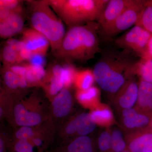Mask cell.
I'll return each mask as SVG.
<instances>
[{
  "label": "cell",
  "instance_id": "31",
  "mask_svg": "<svg viewBox=\"0 0 152 152\" xmlns=\"http://www.w3.org/2000/svg\"><path fill=\"white\" fill-rule=\"evenodd\" d=\"M64 69V88H70L74 85L77 70L71 63H66L63 66Z\"/></svg>",
  "mask_w": 152,
  "mask_h": 152
},
{
  "label": "cell",
  "instance_id": "36",
  "mask_svg": "<svg viewBox=\"0 0 152 152\" xmlns=\"http://www.w3.org/2000/svg\"><path fill=\"white\" fill-rule=\"evenodd\" d=\"M141 59L143 60H152V35L148 42L143 53L141 57Z\"/></svg>",
  "mask_w": 152,
  "mask_h": 152
},
{
  "label": "cell",
  "instance_id": "14",
  "mask_svg": "<svg viewBox=\"0 0 152 152\" xmlns=\"http://www.w3.org/2000/svg\"><path fill=\"white\" fill-rule=\"evenodd\" d=\"M25 18L22 6L13 11L7 18L0 21V37L10 39L24 30Z\"/></svg>",
  "mask_w": 152,
  "mask_h": 152
},
{
  "label": "cell",
  "instance_id": "40",
  "mask_svg": "<svg viewBox=\"0 0 152 152\" xmlns=\"http://www.w3.org/2000/svg\"><path fill=\"white\" fill-rule=\"evenodd\" d=\"M151 129L152 130V122H151Z\"/></svg>",
  "mask_w": 152,
  "mask_h": 152
},
{
  "label": "cell",
  "instance_id": "5",
  "mask_svg": "<svg viewBox=\"0 0 152 152\" xmlns=\"http://www.w3.org/2000/svg\"><path fill=\"white\" fill-rule=\"evenodd\" d=\"M49 4L69 28L97 20L109 0H48Z\"/></svg>",
  "mask_w": 152,
  "mask_h": 152
},
{
  "label": "cell",
  "instance_id": "10",
  "mask_svg": "<svg viewBox=\"0 0 152 152\" xmlns=\"http://www.w3.org/2000/svg\"><path fill=\"white\" fill-rule=\"evenodd\" d=\"M64 76L63 66L58 64L51 66L46 70L41 86L50 101L64 88Z\"/></svg>",
  "mask_w": 152,
  "mask_h": 152
},
{
  "label": "cell",
  "instance_id": "23",
  "mask_svg": "<svg viewBox=\"0 0 152 152\" xmlns=\"http://www.w3.org/2000/svg\"><path fill=\"white\" fill-rule=\"evenodd\" d=\"M95 81L93 71L89 69L78 71L76 74L74 85L77 90L84 91L93 86Z\"/></svg>",
  "mask_w": 152,
  "mask_h": 152
},
{
  "label": "cell",
  "instance_id": "12",
  "mask_svg": "<svg viewBox=\"0 0 152 152\" xmlns=\"http://www.w3.org/2000/svg\"><path fill=\"white\" fill-rule=\"evenodd\" d=\"M22 34L21 40L24 44L25 48L33 56H46L50 46L48 40L45 36L33 28H25Z\"/></svg>",
  "mask_w": 152,
  "mask_h": 152
},
{
  "label": "cell",
  "instance_id": "2",
  "mask_svg": "<svg viewBox=\"0 0 152 152\" xmlns=\"http://www.w3.org/2000/svg\"><path fill=\"white\" fill-rule=\"evenodd\" d=\"M136 62L130 53L125 51L104 53L94 68L95 81L104 91L115 94L134 76Z\"/></svg>",
  "mask_w": 152,
  "mask_h": 152
},
{
  "label": "cell",
  "instance_id": "20",
  "mask_svg": "<svg viewBox=\"0 0 152 152\" xmlns=\"http://www.w3.org/2000/svg\"><path fill=\"white\" fill-rule=\"evenodd\" d=\"M75 96L82 105L93 109L99 104L100 92L97 87L92 86L84 91L77 90Z\"/></svg>",
  "mask_w": 152,
  "mask_h": 152
},
{
  "label": "cell",
  "instance_id": "32",
  "mask_svg": "<svg viewBox=\"0 0 152 152\" xmlns=\"http://www.w3.org/2000/svg\"><path fill=\"white\" fill-rule=\"evenodd\" d=\"M12 134L1 128L0 134V152H8L12 141Z\"/></svg>",
  "mask_w": 152,
  "mask_h": 152
},
{
  "label": "cell",
  "instance_id": "13",
  "mask_svg": "<svg viewBox=\"0 0 152 152\" xmlns=\"http://www.w3.org/2000/svg\"><path fill=\"white\" fill-rule=\"evenodd\" d=\"M152 116L139 112L136 109H125L122 112L123 127L131 132L151 129Z\"/></svg>",
  "mask_w": 152,
  "mask_h": 152
},
{
  "label": "cell",
  "instance_id": "18",
  "mask_svg": "<svg viewBox=\"0 0 152 152\" xmlns=\"http://www.w3.org/2000/svg\"><path fill=\"white\" fill-rule=\"evenodd\" d=\"M136 110L152 116V84L141 80L139 83Z\"/></svg>",
  "mask_w": 152,
  "mask_h": 152
},
{
  "label": "cell",
  "instance_id": "11",
  "mask_svg": "<svg viewBox=\"0 0 152 152\" xmlns=\"http://www.w3.org/2000/svg\"><path fill=\"white\" fill-rule=\"evenodd\" d=\"M133 0H109L97 20L102 32L116 20Z\"/></svg>",
  "mask_w": 152,
  "mask_h": 152
},
{
  "label": "cell",
  "instance_id": "34",
  "mask_svg": "<svg viewBox=\"0 0 152 152\" xmlns=\"http://www.w3.org/2000/svg\"><path fill=\"white\" fill-rule=\"evenodd\" d=\"M18 64L25 61H29L33 56L32 54L28 49L25 48L22 49L18 53Z\"/></svg>",
  "mask_w": 152,
  "mask_h": 152
},
{
  "label": "cell",
  "instance_id": "9",
  "mask_svg": "<svg viewBox=\"0 0 152 152\" xmlns=\"http://www.w3.org/2000/svg\"><path fill=\"white\" fill-rule=\"evenodd\" d=\"M152 35L142 28L135 25L127 32L117 39V46L124 51L132 52L141 57Z\"/></svg>",
  "mask_w": 152,
  "mask_h": 152
},
{
  "label": "cell",
  "instance_id": "1",
  "mask_svg": "<svg viewBox=\"0 0 152 152\" xmlns=\"http://www.w3.org/2000/svg\"><path fill=\"white\" fill-rule=\"evenodd\" d=\"M99 24L95 22L69 28L54 56L66 63L86 62L99 50Z\"/></svg>",
  "mask_w": 152,
  "mask_h": 152
},
{
  "label": "cell",
  "instance_id": "8",
  "mask_svg": "<svg viewBox=\"0 0 152 152\" xmlns=\"http://www.w3.org/2000/svg\"><path fill=\"white\" fill-rule=\"evenodd\" d=\"M145 1L133 0L116 20L103 32L104 35L108 38L113 37L135 25L139 15L145 6Z\"/></svg>",
  "mask_w": 152,
  "mask_h": 152
},
{
  "label": "cell",
  "instance_id": "28",
  "mask_svg": "<svg viewBox=\"0 0 152 152\" xmlns=\"http://www.w3.org/2000/svg\"><path fill=\"white\" fill-rule=\"evenodd\" d=\"M1 58L3 66H10L16 64H18V53L12 47L6 44L2 49Z\"/></svg>",
  "mask_w": 152,
  "mask_h": 152
},
{
  "label": "cell",
  "instance_id": "15",
  "mask_svg": "<svg viewBox=\"0 0 152 152\" xmlns=\"http://www.w3.org/2000/svg\"><path fill=\"white\" fill-rule=\"evenodd\" d=\"M49 152H98L96 142L89 135L74 138L60 143Z\"/></svg>",
  "mask_w": 152,
  "mask_h": 152
},
{
  "label": "cell",
  "instance_id": "39",
  "mask_svg": "<svg viewBox=\"0 0 152 152\" xmlns=\"http://www.w3.org/2000/svg\"><path fill=\"white\" fill-rule=\"evenodd\" d=\"M123 152H130L129 151H128V150H126V151H125Z\"/></svg>",
  "mask_w": 152,
  "mask_h": 152
},
{
  "label": "cell",
  "instance_id": "19",
  "mask_svg": "<svg viewBox=\"0 0 152 152\" xmlns=\"http://www.w3.org/2000/svg\"><path fill=\"white\" fill-rule=\"evenodd\" d=\"M2 78L3 83L2 87L12 94H19L27 91L22 88L20 79L19 76L7 67H3Z\"/></svg>",
  "mask_w": 152,
  "mask_h": 152
},
{
  "label": "cell",
  "instance_id": "6",
  "mask_svg": "<svg viewBox=\"0 0 152 152\" xmlns=\"http://www.w3.org/2000/svg\"><path fill=\"white\" fill-rule=\"evenodd\" d=\"M90 113H81L71 117L57 131L56 136L60 142L80 136H89L96 126Z\"/></svg>",
  "mask_w": 152,
  "mask_h": 152
},
{
  "label": "cell",
  "instance_id": "22",
  "mask_svg": "<svg viewBox=\"0 0 152 152\" xmlns=\"http://www.w3.org/2000/svg\"><path fill=\"white\" fill-rule=\"evenodd\" d=\"M26 68V79L28 87L41 86L46 74V70L42 66L35 65L29 63L24 64Z\"/></svg>",
  "mask_w": 152,
  "mask_h": 152
},
{
  "label": "cell",
  "instance_id": "27",
  "mask_svg": "<svg viewBox=\"0 0 152 152\" xmlns=\"http://www.w3.org/2000/svg\"><path fill=\"white\" fill-rule=\"evenodd\" d=\"M112 152H123L127 150L126 140L119 129H115L111 132Z\"/></svg>",
  "mask_w": 152,
  "mask_h": 152
},
{
  "label": "cell",
  "instance_id": "17",
  "mask_svg": "<svg viewBox=\"0 0 152 152\" xmlns=\"http://www.w3.org/2000/svg\"><path fill=\"white\" fill-rule=\"evenodd\" d=\"M134 76L128 79L115 94V102L123 110L132 108L137 103L139 84L136 82Z\"/></svg>",
  "mask_w": 152,
  "mask_h": 152
},
{
  "label": "cell",
  "instance_id": "29",
  "mask_svg": "<svg viewBox=\"0 0 152 152\" xmlns=\"http://www.w3.org/2000/svg\"><path fill=\"white\" fill-rule=\"evenodd\" d=\"M98 151L112 152L111 135L110 132L103 131L98 137L96 142Z\"/></svg>",
  "mask_w": 152,
  "mask_h": 152
},
{
  "label": "cell",
  "instance_id": "26",
  "mask_svg": "<svg viewBox=\"0 0 152 152\" xmlns=\"http://www.w3.org/2000/svg\"><path fill=\"white\" fill-rule=\"evenodd\" d=\"M138 75L142 80L152 84V60L141 59L135 64L134 75Z\"/></svg>",
  "mask_w": 152,
  "mask_h": 152
},
{
  "label": "cell",
  "instance_id": "21",
  "mask_svg": "<svg viewBox=\"0 0 152 152\" xmlns=\"http://www.w3.org/2000/svg\"><path fill=\"white\" fill-rule=\"evenodd\" d=\"M92 119L96 125L107 127L114 123V116L110 109L99 104L90 113Z\"/></svg>",
  "mask_w": 152,
  "mask_h": 152
},
{
  "label": "cell",
  "instance_id": "24",
  "mask_svg": "<svg viewBox=\"0 0 152 152\" xmlns=\"http://www.w3.org/2000/svg\"><path fill=\"white\" fill-rule=\"evenodd\" d=\"M14 95L7 92L2 87H1L0 93V120L6 119L7 121L10 116Z\"/></svg>",
  "mask_w": 152,
  "mask_h": 152
},
{
  "label": "cell",
  "instance_id": "7",
  "mask_svg": "<svg viewBox=\"0 0 152 152\" xmlns=\"http://www.w3.org/2000/svg\"><path fill=\"white\" fill-rule=\"evenodd\" d=\"M74 106L72 94L67 88H64L51 101L48 121L57 132L72 117Z\"/></svg>",
  "mask_w": 152,
  "mask_h": 152
},
{
  "label": "cell",
  "instance_id": "35",
  "mask_svg": "<svg viewBox=\"0 0 152 152\" xmlns=\"http://www.w3.org/2000/svg\"><path fill=\"white\" fill-rule=\"evenodd\" d=\"M6 44L12 47L16 51L17 53H19L22 49L25 48V45L22 40H18L15 39L11 38L7 41Z\"/></svg>",
  "mask_w": 152,
  "mask_h": 152
},
{
  "label": "cell",
  "instance_id": "38",
  "mask_svg": "<svg viewBox=\"0 0 152 152\" xmlns=\"http://www.w3.org/2000/svg\"><path fill=\"white\" fill-rule=\"evenodd\" d=\"M149 2H150V4L151 5V6L152 7V1H149Z\"/></svg>",
  "mask_w": 152,
  "mask_h": 152
},
{
  "label": "cell",
  "instance_id": "25",
  "mask_svg": "<svg viewBox=\"0 0 152 152\" xmlns=\"http://www.w3.org/2000/svg\"><path fill=\"white\" fill-rule=\"evenodd\" d=\"M136 26L140 27L152 35V7L149 1H145L139 15Z\"/></svg>",
  "mask_w": 152,
  "mask_h": 152
},
{
  "label": "cell",
  "instance_id": "16",
  "mask_svg": "<svg viewBox=\"0 0 152 152\" xmlns=\"http://www.w3.org/2000/svg\"><path fill=\"white\" fill-rule=\"evenodd\" d=\"M125 140L130 152H152L151 129L131 132Z\"/></svg>",
  "mask_w": 152,
  "mask_h": 152
},
{
  "label": "cell",
  "instance_id": "4",
  "mask_svg": "<svg viewBox=\"0 0 152 152\" xmlns=\"http://www.w3.org/2000/svg\"><path fill=\"white\" fill-rule=\"evenodd\" d=\"M26 2L29 10L31 28L48 40L53 53L61 46L66 35L64 23L52 9L48 0Z\"/></svg>",
  "mask_w": 152,
  "mask_h": 152
},
{
  "label": "cell",
  "instance_id": "37",
  "mask_svg": "<svg viewBox=\"0 0 152 152\" xmlns=\"http://www.w3.org/2000/svg\"><path fill=\"white\" fill-rule=\"evenodd\" d=\"M43 56L35 55L33 56L31 59L29 60V63L35 65L43 66L44 61L43 60Z\"/></svg>",
  "mask_w": 152,
  "mask_h": 152
},
{
  "label": "cell",
  "instance_id": "41",
  "mask_svg": "<svg viewBox=\"0 0 152 152\" xmlns=\"http://www.w3.org/2000/svg\"><path fill=\"white\" fill-rule=\"evenodd\" d=\"M49 152L47 151V152Z\"/></svg>",
  "mask_w": 152,
  "mask_h": 152
},
{
  "label": "cell",
  "instance_id": "33",
  "mask_svg": "<svg viewBox=\"0 0 152 152\" xmlns=\"http://www.w3.org/2000/svg\"><path fill=\"white\" fill-rule=\"evenodd\" d=\"M22 2L19 0H0V7L13 12L22 6Z\"/></svg>",
  "mask_w": 152,
  "mask_h": 152
},
{
  "label": "cell",
  "instance_id": "3",
  "mask_svg": "<svg viewBox=\"0 0 152 152\" xmlns=\"http://www.w3.org/2000/svg\"><path fill=\"white\" fill-rule=\"evenodd\" d=\"M27 91L14 95L13 103L8 122L11 126H36L48 119L50 104L37 91Z\"/></svg>",
  "mask_w": 152,
  "mask_h": 152
},
{
  "label": "cell",
  "instance_id": "30",
  "mask_svg": "<svg viewBox=\"0 0 152 152\" xmlns=\"http://www.w3.org/2000/svg\"><path fill=\"white\" fill-rule=\"evenodd\" d=\"M34 148L29 141L12 139L8 152H34Z\"/></svg>",
  "mask_w": 152,
  "mask_h": 152
}]
</instances>
